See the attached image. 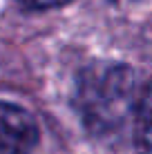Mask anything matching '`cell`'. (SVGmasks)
I'll return each mask as SVG.
<instances>
[{"label":"cell","instance_id":"obj_2","mask_svg":"<svg viewBox=\"0 0 152 154\" xmlns=\"http://www.w3.org/2000/svg\"><path fill=\"white\" fill-rule=\"evenodd\" d=\"M38 143V125L25 107L0 100V154H31Z\"/></svg>","mask_w":152,"mask_h":154},{"label":"cell","instance_id":"obj_1","mask_svg":"<svg viewBox=\"0 0 152 154\" xmlns=\"http://www.w3.org/2000/svg\"><path fill=\"white\" fill-rule=\"evenodd\" d=\"M139 98L137 76L128 65L94 63L76 81L74 107L90 132L107 134L137 114Z\"/></svg>","mask_w":152,"mask_h":154},{"label":"cell","instance_id":"obj_3","mask_svg":"<svg viewBox=\"0 0 152 154\" xmlns=\"http://www.w3.org/2000/svg\"><path fill=\"white\" fill-rule=\"evenodd\" d=\"M134 154H152V78L141 92L134 114Z\"/></svg>","mask_w":152,"mask_h":154},{"label":"cell","instance_id":"obj_4","mask_svg":"<svg viewBox=\"0 0 152 154\" xmlns=\"http://www.w3.org/2000/svg\"><path fill=\"white\" fill-rule=\"evenodd\" d=\"M23 5L34 9H51V7H63V5L72 2V0H20Z\"/></svg>","mask_w":152,"mask_h":154}]
</instances>
